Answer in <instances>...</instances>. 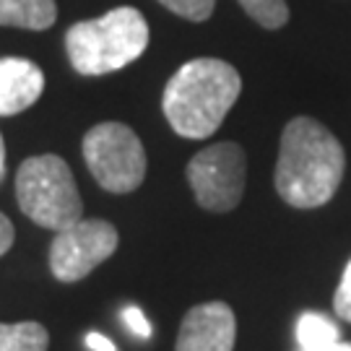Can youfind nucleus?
Returning <instances> with one entry per match:
<instances>
[{
  "label": "nucleus",
  "instance_id": "obj_10",
  "mask_svg": "<svg viewBox=\"0 0 351 351\" xmlns=\"http://www.w3.org/2000/svg\"><path fill=\"white\" fill-rule=\"evenodd\" d=\"M58 21L55 0H0V26L45 32Z\"/></svg>",
  "mask_w": 351,
  "mask_h": 351
},
{
  "label": "nucleus",
  "instance_id": "obj_20",
  "mask_svg": "<svg viewBox=\"0 0 351 351\" xmlns=\"http://www.w3.org/2000/svg\"><path fill=\"white\" fill-rule=\"evenodd\" d=\"M320 351H351V343H336L330 349H320Z\"/></svg>",
  "mask_w": 351,
  "mask_h": 351
},
{
  "label": "nucleus",
  "instance_id": "obj_8",
  "mask_svg": "<svg viewBox=\"0 0 351 351\" xmlns=\"http://www.w3.org/2000/svg\"><path fill=\"white\" fill-rule=\"evenodd\" d=\"M237 341V317L224 302L195 304L177 333L175 351H232Z\"/></svg>",
  "mask_w": 351,
  "mask_h": 351
},
{
  "label": "nucleus",
  "instance_id": "obj_13",
  "mask_svg": "<svg viewBox=\"0 0 351 351\" xmlns=\"http://www.w3.org/2000/svg\"><path fill=\"white\" fill-rule=\"evenodd\" d=\"M239 5L263 29H281L289 21L287 0H239Z\"/></svg>",
  "mask_w": 351,
  "mask_h": 351
},
{
  "label": "nucleus",
  "instance_id": "obj_14",
  "mask_svg": "<svg viewBox=\"0 0 351 351\" xmlns=\"http://www.w3.org/2000/svg\"><path fill=\"white\" fill-rule=\"evenodd\" d=\"M159 3L175 16L188 19V21H206L216 5V0H159Z\"/></svg>",
  "mask_w": 351,
  "mask_h": 351
},
{
  "label": "nucleus",
  "instance_id": "obj_18",
  "mask_svg": "<svg viewBox=\"0 0 351 351\" xmlns=\"http://www.w3.org/2000/svg\"><path fill=\"white\" fill-rule=\"evenodd\" d=\"M86 346L91 351H117L114 349V343L107 336H101V333H88L86 336Z\"/></svg>",
  "mask_w": 351,
  "mask_h": 351
},
{
  "label": "nucleus",
  "instance_id": "obj_3",
  "mask_svg": "<svg viewBox=\"0 0 351 351\" xmlns=\"http://www.w3.org/2000/svg\"><path fill=\"white\" fill-rule=\"evenodd\" d=\"M149 47V24L133 5H120L99 19L78 21L65 34L75 73L107 75L138 60Z\"/></svg>",
  "mask_w": 351,
  "mask_h": 351
},
{
  "label": "nucleus",
  "instance_id": "obj_19",
  "mask_svg": "<svg viewBox=\"0 0 351 351\" xmlns=\"http://www.w3.org/2000/svg\"><path fill=\"white\" fill-rule=\"evenodd\" d=\"M5 180V143H3V136H0V182Z\"/></svg>",
  "mask_w": 351,
  "mask_h": 351
},
{
  "label": "nucleus",
  "instance_id": "obj_2",
  "mask_svg": "<svg viewBox=\"0 0 351 351\" xmlns=\"http://www.w3.org/2000/svg\"><path fill=\"white\" fill-rule=\"evenodd\" d=\"M239 91L242 78L234 65L216 58H195L167 81L164 117L182 138H208L221 128Z\"/></svg>",
  "mask_w": 351,
  "mask_h": 351
},
{
  "label": "nucleus",
  "instance_id": "obj_12",
  "mask_svg": "<svg viewBox=\"0 0 351 351\" xmlns=\"http://www.w3.org/2000/svg\"><path fill=\"white\" fill-rule=\"evenodd\" d=\"M50 333L37 320L0 323V351H47Z\"/></svg>",
  "mask_w": 351,
  "mask_h": 351
},
{
  "label": "nucleus",
  "instance_id": "obj_16",
  "mask_svg": "<svg viewBox=\"0 0 351 351\" xmlns=\"http://www.w3.org/2000/svg\"><path fill=\"white\" fill-rule=\"evenodd\" d=\"M333 307L339 313L341 320H349L351 323V261L341 276V284L336 289V297H333Z\"/></svg>",
  "mask_w": 351,
  "mask_h": 351
},
{
  "label": "nucleus",
  "instance_id": "obj_1",
  "mask_svg": "<svg viewBox=\"0 0 351 351\" xmlns=\"http://www.w3.org/2000/svg\"><path fill=\"white\" fill-rule=\"evenodd\" d=\"M343 167L339 138L313 117H294L281 133L274 182L289 206L317 208L336 195Z\"/></svg>",
  "mask_w": 351,
  "mask_h": 351
},
{
  "label": "nucleus",
  "instance_id": "obj_9",
  "mask_svg": "<svg viewBox=\"0 0 351 351\" xmlns=\"http://www.w3.org/2000/svg\"><path fill=\"white\" fill-rule=\"evenodd\" d=\"M45 91V73L37 63L26 58H0V114L29 110Z\"/></svg>",
  "mask_w": 351,
  "mask_h": 351
},
{
  "label": "nucleus",
  "instance_id": "obj_15",
  "mask_svg": "<svg viewBox=\"0 0 351 351\" xmlns=\"http://www.w3.org/2000/svg\"><path fill=\"white\" fill-rule=\"evenodd\" d=\"M123 323H125V328L133 333V336H138V339H143V341L151 339V333H154L149 317H146L143 310L136 307V304H130V307L123 310Z\"/></svg>",
  "mask_w": 351,
  "mask_h": 351
},
{
  "label": "nucleus",
  "instance_id": "obj_5",
  "mask_svg": "<svg viewBox=\"0 0 351 351\" xmlns=\"http://www.w3.org/2000/svg\"><path fill=\"white\" fill-rule=\"evenodd\" d=\"M88 172L107 193L125 195L141 188L146 177V149L136 130L123 123H99L84 136Z\"/></svg>",
  "mask_w": 351,
  "mask_h": 351
},
{
  "label": "nucleus",
  "instance_id": "obj_11",
  "mask_svg": "<svg viewBox=\"0 0 351 351\" xmlns=\"http://www.w3.org/2000/svg\"><path fill=\"white\" fill-rule=\"evenodd\" d=\"M297 341L302 351H320L341 343V328L323 313H302L297 320Z\"/></svg>",
  "mask_w": 351,
  "mask_h": 351
},
{
  "label": "nucleus",
  "instance_id": "obj_4",
  "mask_svg": "<svg viewBox=\"0 0 351 351\" xmlns=\"http://www.w3.org/2000/svg\"><path fill=\"white\" fill-rule=\"evenodd\" d=\"M16 198L26 219L52 232H63L84 219L73 172L58 154H39L19 167Z\"/></svg>",
  "mask_w": 351,
  "mask_h": 351
},
{
  "label": "nucleus",
  "instance_id": "obj_7",
  "mask_svg": "<svg viewBox=\"0 0 351 351\" xmlns=\"http://www.w3.org/2000/svg\"><path fill=\"white\" fill-rule=\"evenodd\" d=\"M117 229L104 219H81L55 232L50 247V271L63 284H75L99 268L117 250Z\"/></svg>",
  "mask_w": 351,
  "mask_h": 351
},
{
  "label": "nucleus",
  "instance_id": "obj_6",
  "mask_svg": "<svg viewBox=\"0 0 351 351\" xmlns=\"http://www.w3.org/2000/svg\"><path fill=\"white\" fill-rule=\"evenodd\" d=\"M247 159L237 143H213L198 151L188 164V182L198 206L206 211L224 213L237 208L245 195Z\"/></svg>",
  "mask_w": 351,
  "mask_h": 351
},
{
  "label": "nucleus",
  "instance_id": "obj_17",
  "mask_svg": "<svg viewBox=\"0 0 351 351\" xmlns=\"http://www.w3.org/2000/svg\"><path fill=\"white\" fill-rule=\"evenodd\" d=\"M13 239H16V232H13L11 219L5 213H0V258L13 247Z\"/></svg>",
  "mask_w": 351,
  "mask_h": 351
}]
</instances>
